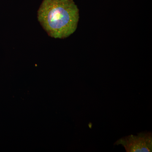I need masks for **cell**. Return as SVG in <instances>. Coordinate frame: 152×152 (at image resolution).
<instances>
[{
    "instance_id": "cell-1",
    "label": "cell",
    "mask_w": 152,
    "mask_h": 152,
    "mask_svg": "<svg viewBox=\"0 0 152 152\" xmlns=\"http://www.w3.org/2000/svg\"><path fill=\"white\" fill-rule=\"evenodd\" d=\"M38 20L49 36L64 39L77 29L79 11L73 0H43Z\"/></svg>"
},
{
    "instance_id": "cell-2",
    "label": "cell",
    "mask_w": 152,
    "mask_h": 152,
    "mask_svg": "<svg viewBox=\"0 0 152 152\" xmlns=\"http://www.w3.org/2000/svg\"><path fill=\"white\" fill-rule=\"evenodd\" d=\"M115 145H122L127 152H152V134L148 132L124 137L116 142Z\"/></svg>"
}]
</instances>
